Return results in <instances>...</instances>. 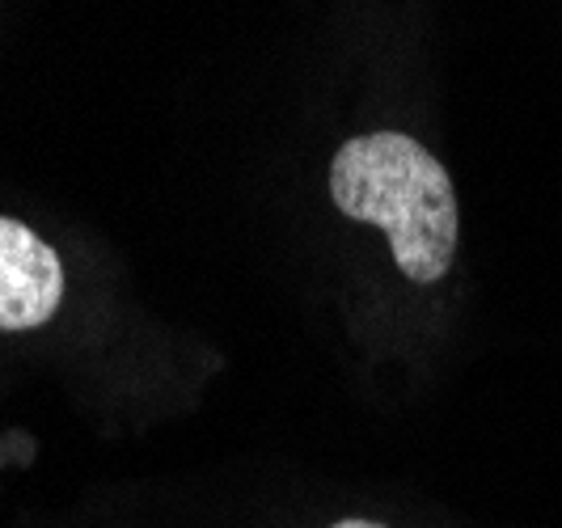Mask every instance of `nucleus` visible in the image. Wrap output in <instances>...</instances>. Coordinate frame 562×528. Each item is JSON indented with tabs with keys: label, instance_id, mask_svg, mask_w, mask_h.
Returning <instances> with one entry per match:
<instances>
[{
	"label": "nucleus",
	"instance_id": "2",
	"mask_svg": "<svg viewBox=\"0 0 562 528\" xmlns=\"http://www.w3.org/2000/svg\"><path fill=\"white\" fill-rule=\"evenodd\" d=\"M64 301L56 250L22 221L0 216V330H34Z\"/></svg>",
	"mask_w": 562,
	"mask_h": 528
},
{
	"label": "nucleus",
	"instance_id": "1",
	"mask_svg": "<svg viewBox=\"0 0 562 528\" xmlns=\"http://www.w3.org/2000/svg\"><path fill=\"white\" fill-rule=\"evenodd\" d=\"M330 195L351 221L385 228L397 271L415 283L449 276L457 254V195L449 169L419 139L372 132L338 148Z\"/></svg>",
	"mask_w": 562,
	"mask_h": 528
},
{
	"label": "nucleus",
	"instance_id": "3",
	"mask_svg": "<svg viewBox=\"0 0 562 528\" xmlns=\"http://www.w3.org/2000/svg\"><path fill=\"white\" fill-rule=\"evenodd\" d=\"M335 528H385V525H372V520H342V525Z\"/></svg>",
	"mask_w": 562,
	"mask_h": 528
}]
</instances>
